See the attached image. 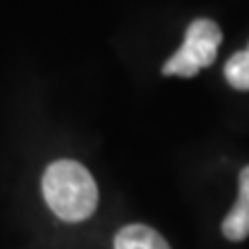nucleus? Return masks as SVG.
Segmentation results:
<instances>
[{
  "instance_id": "1",
  "label": "nucleus",
  "mask_w": 249,
  "mask_h": 249,
  "mask_svg": "<svg viewBox=\"0 0 249 249\" xmlns=\"http://www.w3.org/2000/svg\"><path fill=\"white\" fill-rule=\"evenodd\" d=\"M46 204L58 218L79 222L93 214L98 206V187L89 170L73 160H56L42 178Z\"/></svg>"
},
{
  "instance_id": "2",
  "label": "nucleus",
  "mask_w": 249,
  "mask_h": 249,
  "mask_svg": "<svg viewBox=\"0 0 249 249\" xmlns=\"http://www.w3.org/2000/svg\"><path fill=\"white\" fill-rule=\"evenodd\" d=\"M220 42L222 31L214 21L196 19L187 27L183 46L164 62L162 73L178 77H196L201 69L210 67L216 60Z\"/></svg>"
},
{
  "instance_id": "3",
  "label": "nucleus",
  "mask_w": 249,
  "mask_h": 249,
  "mask_svg": "<svg viewBox=\"0 0 249 249\" xmlns=\"http://www.w3.org/2000/svg\"><path fill=\"white\" fill-rule=\"evenodd\" d=\"M222 232L229 241H243L249 237V166L239 175V197L224 218Z\"/></svg>"
},
{
  "instance_id": "4",
  "label": "nucleus",
  "mask_w": 249,
  "mask_h": 249,
  "mask_svg": "<svg viewBox=\"0 0 249 249\" xmlns=\"http://www.w3.org/2000/svg\"><path fill=\"white\" fill-rule=\"evenodd\" d=\"M114 249H170L164 237L145 224H129L114 237Z\"/></svg>"
},
{
  "instance_id": "5",
  "label": "nucleus",
  "mask_w": 249,
  "mask_h": 249,
  "mask_svg": "<svg viewBox=\"0 0 249 249\" xmlns=\"http://www.w3.org/2000/svg\"><path fill=\"white\" fill-rule=\"evenodd\" d=\"M224 77L235 89L249 91V54L241 50L227 60L224 65Z\"/></svg>"
},
{
  "instance_id": "6",
  "label": "nucleus",
  "mask_w": 249,
  "mask_h": 249,
  "mask_svg": "<svg viewBox=\"0 0 249 249\" xmlns=\"http://www.w3.org/2000/svg\"><path fill=\"white\" fill-rule=\"evenodd\" d=\"M247 54H249V46H247Z\"/></svg>"
}]
</instances>
